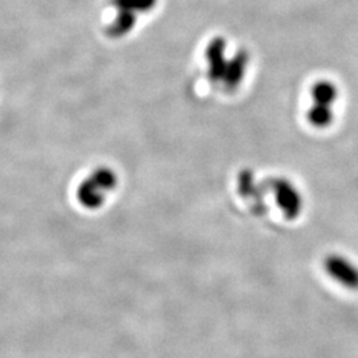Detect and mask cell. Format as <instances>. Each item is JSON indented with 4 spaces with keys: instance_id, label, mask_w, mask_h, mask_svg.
<instances>
[{
    "instance_id": "cell-7",
    "label": "cell",
    "mask_w": 358,
    "mask_h": 358,
    "mask_svg": "<svg viewBox=\"0 0 358 358\" xmlns=\"http://www.w3.org/2000/svg\"><path fill=\"white\" fill-rule=\"evenodd\" d=\"M332 110L329 106L316 103L308 113V120L317 128H325L332 122Z\"/></svg>"
},
{
    "instance_id": "cell-3",
    "label": "cell",
    "mask_w": 358,
    "mask_h": 358,
    "mask_svg": "<svg viewBox=\"0 0 358 358\" xmlns=\"http://www.w3.org/2000/svg\"><path fill=\"white\" fill-rule=\"evenodd\" d=\"M226 41L223 38H214L206 50V59L208 62V76L213 81L222 80L224 76L227 63L224 59Z\"/></svg>"
},
{
    "instance_id": "cell-1",
    "label": "cell",
    "mask_w": 358,
    "mask_h": 358,
    "mask_svg": "<svg viewBox=\"0 0 358 358\" xmlns=\"http://www.w3.org/2000/svg\"><path fill=\"white\" fill-rule=\"evenodd\" d=\"M272 190L276 203L282 208V214L288 219H296L303 210V199L299 190L288 179L275 178L272 180Z\"/></svg>"
},
{
    "instance_id": "cell-2",
    "label": "cell",
    "mask_w": 358,
    "mask_h": 358,
    "mask_svg": "<svg viewBox=\"0 0 358 358\" xmlns=\"http://www.w3.org/2000/svg\"><path fill=\"white\" fill-rule=\"evenodd\" d=\"M324 268L334 282L344 288L358 289V267L349 259L341 255H329L324 260Z\"/></svg>"
},
{
    "instance_id": "cell-5",
    "label": "cell",
    "mask_w": 358,
    "mask_h": 358,
    "mask_svg": "<svg viewBox=\"0 0 358 358\" xmlns=\"http://www.w3.org/2000/svg\"><path fill=\"white\" fill-rule=\"evenodd\" d=\"M137 13L131 11L120 10L112 24L108 27V35L112 38H121L131 31V28L136 26Z\"/></svg>"
},
{
    "instance_id": "cell-4",
    "label": "cell",
    "mask_w": 358,
    "mask_h": 358,
    "mask_svg": "<svg viewBox=\"0 0 358 358\" xmlns=\"http://www.w3.org/2000/svg\"><path fill=\"white\" fill-rule=\"evenodd\" d=\"M245 65H247V55L244 52L238 53L230 63H227V68L222 80L231 90H234L243 78Z\"/></svg>"
},
{
    "instance_id": "cell-8",
    "label": "cell",
    "mask_w": 358,
    "mask_h": 358,
    "mask_svg": "<svg viewBox=\"0 0 358 358\" xmlns=\"http://www.w3.org/2000/svg\"><path fill=\"white\" fill-rule=\"evenodd\" d=\"M312 96L316 103L331 106V103L336 100L337 90L329 83H319L312 90Z\"/></svg>"
},
{
    "instance_id": "cell-6",
    "label": "cell",
    "mask_w": 358,
    "mask_h": 358,
    "mask_svg": "<svg viewBox=\"0 0 358 358\" xmlns=\"http://www.w3.org/2000/svg\"><path fill=\"white\" fill-rule=\"evenodd\" d=\"M115 8L131 13H149L157 4V0H112Z\"/></svg>"
}]
</instances>
